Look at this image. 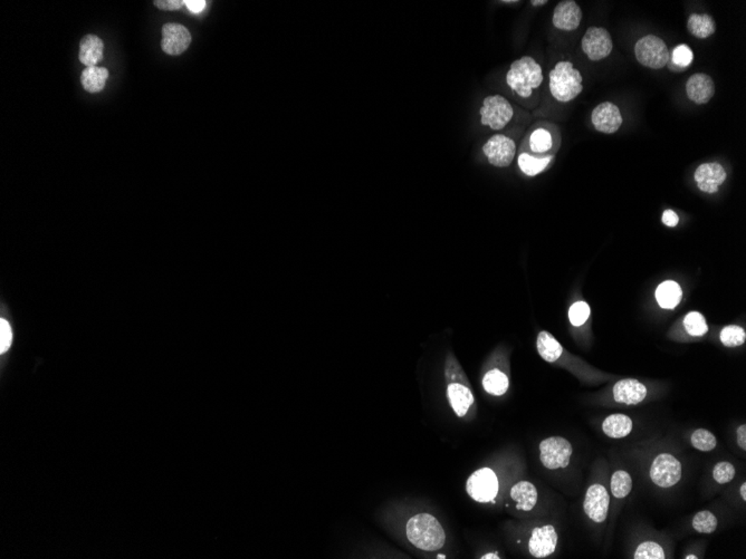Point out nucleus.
I'll use <instances>...</instances> for the list:
<instances>
[{"label": "nucleus", "instance_id": "21", "mask_svg": "<svg viewBox=\"0 0 746 559\" xmlns=\"http://www.w3.org/2000/svg\"><path fill=\"white\" fill-rule=\"evenodd\" d=\"M104 43L96 35H86L80 43V62L86 67L96 66L103 60Z\"/></svg>", "mask_w": 746, "mask_h": 559}, {"label": "nucleus", "instance_id": "41", "mask_svg": "<svg viewBox=\"0 0 746 559\" xmlns=\"http://www.w3.org/2000/svg\"><path fill=\"white\" fill-rule=\"evenodd\" d=\"M185 6L192 14H201L206 8L207 1H205V0H185Z\"/></svg>", "mask_w": 746, "mask_h": 559}, {"label": "nucleus", "instance_id": "18", "mask_svg": "<svg viewBox=\"0 0 746 559\" xmlns=\"http://www.w3.org/2000/svg\"><path fill=\"white\" fill-rule=\"evenodd\" d=\"M582 10L575 0H563L557 5L553 12L552 24L555 28L572 32L580 26Z\"/></svg>", "mask_w": 746, "mask_h": 559}, {"label": "nucleus", "instance_id": "47", "mask_svg": "<svg viewBox=\"0 0 746 559\" xmlns=\"http://www.w3.org/2000/svg\"><path fill=\"white\" fill-rule=\"evenodd\" d=\"M686 558H687V559H692V558H695V559H696V558H697V557H696V556H693V555H690V556L686 557Z\"/></svg>", "mask_w": 746, "mask_h": 559}, {"label": "nucleus", "instance_id": "31", "mask_svg": "<svg viewBox=\"0 0 746 559\" xmlns=\"http://www.w3.org/2000/svg\"><path fill=\"white\" fill-rule=\"evenodd\" d=\"M632 489L631 476L623 470L617 471L612 474L611 492L618 499H622L630 494Z\"/></svg>", "mask_w": 746, "mask_h": 559}, {"label": "nucleus", "instance_id": "45", "mask_svg": "<svg viewBox=\"0 0 746 559\" xmlns=\"http://www.w3.org/2000/svg\"><path fill=\"white\" fill-rule=\"evenodd\" d=\"M740 492L743 500H746V483H743V485H740Z\"/></svg>", "mask_w": 746, "mask_h": 559}, {"label": "nucleus", "instance_id": "8", "mask_svg": "<svg viewBox=\"0 0 746 559\" xmlns=\"http://www.w3.org/2000/svg\"><path fill=\"white\" fill-rule=\"evenodd\" d=\"M572 456V445L568 440L552 437L540 443V460L550 470L568 467Z\"/></svg>", "mask_w": 746, "mask_h": 559}, {"label": "nucleus", "instance_id": "12", "mask_svg": "<svg viewBox=\"0 0 746 559\" xmlns=\"http://www.w3.org/2000/svg\"><path fill=\"white\" fill-rule=\"evenodd\" d=\"M525 150L523 153L531 155L538 159H553L554 157L555 139L552 133V130L545 126H539L529 133V137L523 143Z\"/></svg>", "mask_w": 746, "mask_h": 559}, {"label": "nucleus", "instance_id": "32", "mask_svg": "<svg viewBox=\"0 0 746 559\" xmlns=\"http://www.w3.org/2000/svg\"><path fill=\"white\" fill-rule=\"evenodd\" d=\"M684 326L692 336H703L709 331L705 317L698 311H690L687 314L684 318Z\"/></svg>", "mask_w": 746, "mask_h": 559}, {"label": "nucleus", "instance_id": "13", "mask_svg": "<svg viewBox=\"0 0 746 559\" xmlns=\"http://www.w3.org/2000/svg\"><path fill=\"white\" fill-rule=\"evenodd\" d=\"M192 43V35L180 24L168 23L162 27L161 49L170 56H178L186 52Z\"/></svg>", "mask_w": 746, "mask_h": 559}, {"label": "nucleus", "instance_id": "16", "mask_svg": "<svg viewBox=\"0 0 746 559\" xmlns=\"http://www.w3.org/2000/svg\"><path fill=\"white\" fill-rule=\"evenodd\" d=\"M558 533L551 525L534 528L529 538V551L535 558H545L554 553Z\"/></svg>", "mask_w": 746, "mask_h": 559}, {"label": "nucleus", "instance_id": "15", "mask_svg": "<svg viewBox=\"0 0 746 559\" xmlns=\"http://www.w3.org/2000/svg\"><path fill=\"white\" fill-rule=\"evenodd\" d=\"M610 498L604 485H593L588 489L584 502V513L590 519L602 522L607 519Z\"/></svg>", "mask_w": 746, "mask_h": 559}, {"label": "nucleus", "instance_id": "17", "mask_svg": "<svg viewBox=\"0 0 746 559\" xmlns=\"http://www.w3.org/2000/svg\"><path fill=\"white\" fill-rule=\"evenodd\" d=\"M694 178L701 191L715 194L727 180V171L720 163H704L696 169Z\"/></svg>", "mask_w": 746, "mask_h": 559}, {"label": "nucleus", "instance_id": "5", "mask_svg": "<svg viewBox=\"0 0 746 559\" xmlns=\"http://www.w3.org/2000/svg\"><path fill=\"white\" fill-rule=\"evenodd\" d=\"M480 124L489 126L493 131L505 129L514 117V110L509 101L502 95H489L483 100L480 109Z\"/></svg>", "mask_w": 746, "mask_h": 559}, {"label": "nucleus", "instance_id": "42", "mask_svg": "<svg viewBox=\"0 0 746 559\" xmlns=\"http://www.w3.org/2000/svg\"><path fill=\"white\" fill-rule=\"evenodd\" d=\"M661 219H663V223L668 225V227H676L679 223V217H678L677 214L672 212V210H669V209L663 212Z\"/></svg>", "mask_w": 746, "mask_h": 559}, {"label": "nucleus", "instance_id": "39", "mask_svg": "<svg viewBox=\"0 0 746 559\" xmlns=\"http://www.w3.org/2000/svg\"><path fill=\"white\" fill-rule=\"evenodd\" d=\"M0 351L6 352L12 344V333L7 320H0Z\"/></svg>", "mask_w": 746, "mask_h": 559}, {"label": "nucleus", "instance_id": "38", "mask_svg": "<svg viewBox=\"0 0 746 559\" xmlns=\"http://www.w3.org/2000/svg\"><path fill=\"white\" fill-rule=\"evenodd\" d=\"M713 476H714L715 481L718 482L720 485L727 483V482L732 481L735 476V468L733 465L729 463H718L715 465L714 470H713Z\"/></svg>", "mask_w": 746, "mask_h": 559}, {"label": "nucleus", "instance_id": "40", "mask_svg": "<svg viewBox=\"0 0 746 559\" xmlns=\"http://www.w3.org/2000/svg\"><path fill=\"white\" fill-rule=\"evenodd\" d=\"M155 6L157 8L164 10V12H172V10H178L185 5V1L181 0H157L153 1Z\"/></svg>", "mask_w": 746, "mask_h": 559}, {"label": "nucleus", "instance_id": "34", "mask_svg": "<svg viewBox=\"0 0 746 559\" xmlns=\"http://www.w3.org/2000/svg\"><path fill=\"white\" fill-rule=\"evenodd\" d=\"M695 531L701 533H712L718 528V519L711 511H700L693 519Z\"/></svg>", "mask_w": 746, "mask_h": 559}, {"label": "nucleus", "instance_id": "46", "mask_svg": "<svg viewBox=\"0 0 746 559\" xmlns=\"http://www.w3.org/2000/svg\"><path fill=\"white\" fill-rule=\"evenodd\" d=\"M482 558H500V557H498L496 553H489V555H485V556L482 557Z\"/></svg>", "mask_w": 746, "mask_h": 559}, {"label": "nucleus", "instance_id": "2", "mask_svg": "<svg viewBox=\"0 0 746 559\" xmlns=\"http://www.w3.org/2000/svg\"><path fill=\"white\" fill-rule=\"evenodd\" d=\"M505 80L515 95L527 100L543 83V69L534 58L523 56L511 64Z\"/></svg>", "mask_w": 746, "mask_h": 559}, {"label": "nucleus", "instance_id": "35", "mask_svg": "<svg viewBox=\"0 0 746 559\" xmlns=\"http://www.w3.org/2000/svg\"><path fill=\"white\" fill-rule=\"evenodd\" d=\"M692 445L700 451H711L718 445L714 434L705 429H700L692 434Z\"/></svg>", "mask_w": 746, "mask_h": 559}, {"label": "nucleus", "instance_id": "4", "mask_svg": "<svg viewBox=\"0 0 746 559\" xmlns=\"http://www.w3.org/2000/svg\"><path fill=\"white\" fill-rule=\"evenodd\" d=\"M447 399L458 418H464L474 406L475 397L468 379L461 366H452L445 372Z\"/></svg>", "mask_w": 746, "mask_h": 559}, {"label": "nucleus", "instance_id": "43", "mask_svg": "<svg viewBox=\"0 0 746 559\" xmlns=\"http://www.w3.org/2000/svg\"><path fill=\"white\" fill-rule=\"evenodd\" d=\"M738 443L740 448L746 450V425H740L738 429Z\"/></svg>", "mask_w": 746, "mask_h": 559}, {"label": "nucleus", "instance_id": "14", "mask_svg": "<svg viewBox=\"0 0 746 559\" xmlns=\"http://www.w3.org/2000/svg\"><path fill=\"white\" fill-rule=\"evenodd\" d=\"M591 121L595 129L604 135H613L623 122L620 110L611 102L599 104L592 111Z\"/></svg>", "mask_w": 746, "mask_h": 559}, {"label": "nucleus", "instance_id": "1", "mask_svg": "<svg viewBox=\"0 0 746 559\" xmlns=\"http://www.w3.org/2000/svg\"><path fill=\"white\" fill-rule=\"evenodd\" d=\"M406 535L412 545L425 551H438L446 542V533L441 522L427 513L415 515L407 522Z\"/></svg>", "mask_w": 746, "mask_h": 559}, {"label": "nucleus", "instance_id": "33", "mask_svg": "<svg viewBox=\"0 0 746 559\" xmlns=\"http://www.w3.org/2000/svg\"><path fill=\"white\" fill-rule=\"evenodd\" d=\"M746 340V333L740 326L729 325L720 332V341L727 347L742 345Z\"/></svg>", "mask_w": 746, "mask_h": 559}, {"label": "nucleus", "instance_id": "20", "mask_svg": "<svg viewBox=\"0 0 746 559\" xmlns=\"http://www.w3.org/2000/svg\"><path fill=\"white\" fill-rule=\"evenodd\" d=\"M646 395V386L635 379H621L613 386L615 401L622 404H638L645 399Z\"/></svg>", "mask_w": 746, "mask_h": 559}, {"label": "nucleus", "instance_id": "28", "mask_svg": "<svg viewBox=\"0 0 746 559\" xmlns=\"http://www.w3.org/2000/svg\"><path fill=\"white\" fill-rule=\"evenodd\" d=\"M509 381L507 374L498 368L487 372L483 377V388L487 393L500 397L509 390Z\"/></svg>", "mask_w": 746, "mask_h": 559}, {"label": "nucleus", "instance_id": "26", "mask_svg": "<svg viewBox=\"0 0 746 559\" xmlns=\"http://www.w3.org/2000/svg\"><path fill=\"white\" fill-rule=\"evenodd\" d=\"M683 291L681 286L675 282L667 280L661 284L656 291V300L661 307L666 309H674L681 302Z\"/></svg>", "mask_w": 746, "mask_h": 559}, {"label": "nucleus", "instance_id": "23", "mask_svg": "<svg viewBox=\"0 0 746 559\" xmlns=\"http://www.w3.org/2000/svg\"><path fill=\"white\" fill-rule=\"evenodd\" d=\"M109 75V71L105 67H99V66L85 67L80 75V83L87 93H91V94L100 93L105 87Z\"/></svg>", "mask_w": 746, "mask_h": 559}, {"label": "nucleus", "instance_id": "37", "mask_svg": "<svg viewBox=\"0 0 746 559\" xmlns=\"http://www.w3.org/2000/svg\"><path fill=\"white\" fill-rule=\"evenodd\" d=\"M590 316V307L586 302H577L570 307L569 318L573 326L584 325Z\"/></svg>", "mask_w": 746, "mask_h": 559}, {"label": "nucleus", "instance_id": "22", "mask_svg": "<svg viewBox=\"0 0 746 559\" xmlns=\"http://www.w3.org/2000/svg\"><path fill=\"white\" fill-rule=\"evenodd\" d=\"M511 498L518 504V510H532L538 502V490L531 482L520 481L511 489Z\"/></svg>", "mask_w": 746, "mask_h": 559}, {"label": "nucleus", "instance_id": "30", "mask_svg": "<svg viewBox=\"0 0 746 559\" xmlns=\"http://www.w3.org/2000/svg\"><path fill=\"white\" fill-rule=\"evenodd\" d=\"M694 60V54L689 46L681 44L672 51V56H669L668 67L674 71H681L688 69Z\"/></svg>", "mask_w": 746, "mask_h": 559}, {"label": "nucleus", "instance_id": "36", "mask_svg": "<svg viewBox=\"0 0 746 559\" xmlns=\"http://www.w3.org/2000/svg\"><path fill=\"white\" fill-rule=\"evenodd\" d=\"M635 559H663L665 553L663 548L654 542H645L638 546Z\"/></svg>", "mask_w": 746, "mask_h": 559}, {"label": "nucleus", "instance_id": "24", "mask_svg": "<svg viewBox=\"0 0 746 559\" xmlns=\"http://www.w3.org/2000/svg\"><path fill=\"white\" fill-rule=\"evenodd\" d=\"M687 29L694 37L705 40L716 31L714 18L709 14H692L687 20Z\"/></svg>", "mask_w": 746, "mask_h": 559}, {"label": "nucleus", "instance_id": "11", "mask_svg": "<svg viewBox=\"0 0 746 559\" xmlns=\"http://www.w3.org/2000/svg\"><path fill=\"white\" fill-rule=\"evenodd\" d=\"M582 51L592 62L604 60L611 54L613 44L609 32L601 27H590L584 34Z\"/></svg>", "mask_w": 746, "mask_h": 559}, {"label": "nucleus", "instance_id": "44", "mask_svg": "<svg viewBox=\"0 0 746 559\" xmlns=\"http://www.w3.org/2000/svg\"><path fill=\"white\" fill-rule=\"evenodd\" d=\"M531 3H532V6L539 7L543 6V5L548 3V1H546V0H532V1H531Z\"/></svg>", "mask_w": 746, "mask_h": 559}, {"label": "nucleus", "instance_id": "29", "mask_svg": "<svg viewBox=\"0 0 746 559\" xmlns=\"http://www.w3.org/2000/svg\"><path fill=\"white\" fill-rule=\"evenodd\" d=\"M552 161H553V159H550V157L549 159H538V157H533L531 155H526L523 152H520L518 157L520 171L523 172L526 175H529V177H535V175L545 171L548 166L551 164Z\"/></svg>", "mask_w": 746, "mask_h": 559}, {"label": "nucleus", "instance_id": "27", "mask_svg": "<svg viewBox=\"0 0 746 559\" xmlns=\"http://www.w3.org/2000/svg\"><path fill=\"white\" fill-rule=\"evenodd\" d=\"M604 433L612 439H621L628 436L632 430V421L625 414H612L604 420L602 424Z\"/></svg>", "mask_w": 746, "mask_h": 559}, {"label": "nucleus", "instance_id": "19", "mask_svg": "<svg viewBox=\"0 0 746 559\" xmlns=\"http://www.w3.org/2000/svg\"><path fill=\"white\" fill-rule=\"evenodd\" d=\"M686 94L689 100L697 105L709 103L715 94V84L709 75L697 73L688 78Z\"/></svg>", "mask_w": 746, "mask_h": 559}, {"label": "nucleus", "instance_id": "6", "mask_svg": "<svg viewBox=\"0 0 746 559\" xmlns=\"http://www.w3.org/2000/svg\"><path fill=\"white\" fill-rule=\"evenodd\" d=\"M635 55L641 65L652 69H663L669 60L666 43L655 35H647L638 40L635 45Z\"/></svg>", "mask_w": 746, "mask_h": 559}, {"label": "nucleus", "instance_id": "3", "mask_svg": "<svg viewBox=\"0 0 746 559\" xmlns=\"http://www.w3.org/2000/svg\"><path fill=\"white\" fill-rule=\"evenodd\" d=\"M582 80V75L571 62L561 60L550 71V93L558 102L568 103L581 94L584 89Z\"/></svg>", "mask_w": 746, "mask_h": 559}, {"label": "nucleus", "instance_id": "7", "mask_svg": "<svg viewBox=\"0 0 746 559\" xmlns=\"http://www.w3.org/2000/svg\"><path fill=\"white\" fill-rule=\"evenodd\" d=\"M500 485L494 471L489 468L476 470L469 476L466 482L468 496L477 502L494 501Z\"/></svg>", "mask_w": 746, "mask_h": 559}, {"label": "nucleus", "instance_id": "10", "mask_svg": "<svg viewBox=\"0 0 746 559\" xmlns=\"http://www.w3.org/2000/svg\"><path fill=\"white\" fill-rule=\"evenodd\" d=\"M650 478L654 483L661 488L672 487L681 480V463L672 454H659L652 463Z\"/></svg>", "mask_w": 746, "mask_h": 559}, {"label": "nucleus", "instance_id": "25", "mask_svg": "<svg viewBox=\"0 0 746 559\" xmlns=\"http://www.w3.org/2000/svg\"><path fill=\"white\" fill-rule=\"evenodd\" d=\"M536 347L540 356L549 363L557 362L563 353V347L549 332H541L536 341Z\"/></svg>", "mask_w": 746, "mask_h": 559}, {"label": "nucleus", "instance_id": "9", "mask_svg": "<svg viewBox=\"0 0 746 559\" xmlns=\"http://www.w3.org/2000/svg\"><path fill=\"white\" fill-rule=\"evenodd\" d=\"M483 153L489 164L495 168H507L516 155V144L507 135H495L485 142Z\"/></svg>", "mask_w": 746, "mask_h": 559}]
</instances>
